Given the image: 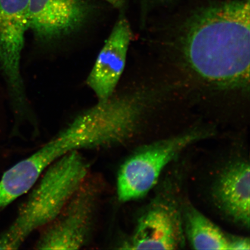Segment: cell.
Listing matches in <instances>:
<instances>
[{
    "label": "cell",
    "instance_id": "obj_7",
    "mask_svg": "<svg viewBox=\"0 0 250 250\" xmlns=\"http://www.w3.org/2000/svg\"><path fill=\"white\" fill-rule=\"evenodd\" d=\"M29 4L30 0H0V71L15 108L26 103L21 67Z\"/></svg>",
    "mask_w": 250,
    "mask_h": 250
},
{
    "label": "cell",
    "instance_id": "obj_8",
    "mask_svg": "<svg viewBox=\"0 0 250 250\" xmlns=\"http://www.w3.org/2000/svg\"><path fill=\"white\" fill-rule=\"evenodd\" d=\"M250 163L233 158L219 169L212 180L210 195L219 211L238 226L250 227Z\"/></svg>",
    "mask_w": 250,
    "mask_h": 250
},
{
    "label": "cell",
    "instance_id": "obj_5",
    "mask_svg": "<svg viewBox=\"0 0 250 250\" xmlns=\"http://www.w3.org/2000/svg\"><path fill=\"white\" fill-rule=\"evenodd\" d=\"M102 184L88 176L55 220L40 230L38 250H78L90 241L102 195Z\"/></svg>",
    "mask_w": 250,
    "mask_h": 250
},
{
    "label": "cell",
    "instance_id": "obj_10",
    "mask_svg": "<svg viewBox=\"0 0 250 250\" xmlns=\"http://www.w3.org/2000/svg\"><path fill=\"white\" fill-rule=\"evenodd\" d=\"M132 32L126 19L117 21L103 45L87 79L99 101L113 95L126 64Z\"/></svg>",
    "mask_w": 250,
    "mask_h": 250
},
{
    "label": "cell",
    "instance_id": "obj_4",
    "mask_svg": "<svg viewBox=\"0 0 250 250\" xmlns=\"http://www.w3.org/2000/svg\"><path fill=\"white\" fill-rule=\"evenodd\" d=\"M212 134L210 130L195 129L137 149L118 171L117 192L119 201L130 202L146 196L158 183L162 171L181 152Z\"/></svg>",
    "mask_w": 250,
    "mask_h": 250
},
{
    "label": "cell",
    "instance_id": "obj_11",
    "mask_svg": "<svg viewBox=\"0 0 250 250\" xmlns=\"http://www.w3.org/2000/svg\"><path fill=\"white\" fill-rule=\"evenodd\" d=\"M186 238L195 250H231L233 235L224 232L189 202L183 203Z\"/></svg>",
    "mask_w": 250,
    "mask_h": 250
},
{
    "label": "cell",
    "instance_id": "obj_1",
    "mask_svg": "<svg viewBox=\"0 0 250 250\" xmlns=\"http://www.w3.org/2000/svg\"><path fill=\"white\" fill-rule=\"evenodd\" d=\"M142 114L132 96L99 101L74 119L42 147L3 175L0 193L14 201L29 192L49 166L69 153L111 148L126 143L135 134Z\"/></svg>",
    "mask_w": 250,
    "mask_h": 250
},
{
    "label": "cell",
    "instance_id": "obj_2",
    "mask_svg": "<svg viewBox=\"0 0 250 250\" xmlns=\"http://www.w3.org/2000/svg\"><path fill=\"white\" fill-rule=\"evenodd\" d=\"M250 0L212 3L187 23L183 43L190 68L223 88L245 87L250 79Z\"/></svg>",
    "mask_w": 250,
    "mask_h": 250
},
{
    "label": "cell",
    "instance_id": "obj_6",
    "mask_svg": "<svg viewBox=\"0 0 250 250\" xmlns=\"http://www.w3.org/2000/svg\"><path fill=\"white\" fill-rule=\"evenodd\" d=\"M183 203L174 197H156L137 221L130 236L120 249L176 250L185 246Z\"/></svg>",
    "mask_w": 250,
    "mask_h": 250
},
{
    "label": "cell",
    "instance_id": "obj_12",
    "mask_svg": "<svg viewBox=\"0 0 250 250\" xmlns=\"http://www.w3.org/2000/svg\"><path fill=\"white\" fill-rule=\"evenodd\" d=\"M157 1L163 2H168V1H173V0H157Z\"/></svg>",
    "mask_w": 250,
    "mask_h": 250
},
{
    "label": "cell",
    "instance_id": "obj_9",
    "mask_svg": "<svg viewBox=\"0 0 250 250\" xmlns=\"http://www.w3.org/2000/svg\"><path fill=\"white\" fill-rule=\"evenodd\" d=\"M89 12L87 0H30L29 30L43 42L58 39L82 26Z\"/></svg>",
    "mask_w": 250,
    "mask_h": 250
},
{
    "label": "cell",
    "instance_id": "obj_3",
    "mask_svg": "<svg viewBox=\"0 0 250 250\" xmlns=\"http://www.w3.org/2000/svg\"><path fill=\"white\" fill-rule=\"evenodd\" d=\"M89 165L79 151L49 166L30 189L10 227L0 234V250H17L31 234L54 221L89 176Z\"/></svg>",
    "mask_w": 250,
    "mask_h": 250
}]
</instances>
